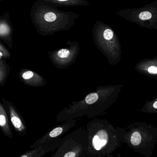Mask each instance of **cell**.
Returning a JSON list of instances; mask_svg holds the SVG:
<instances>
[{
  "instance_id": "14",
  "label": "cell",
  "mask_w": 157,
  "mask_h": 157,
  "mask_svg": "<svg viewBox=\"0 0 157 157\" xmlns=\"http://www.w3.org/2000/svg\"><path fill=\"white\" fill-rule=\"evenodd\" d=\"M76 156V155L75 152H72V151L67 152L64 155V157H75Z\"/></svg>"
},
{
  "instance_id": "9",
  "label": "cell",
  "mask_w": 157,
  "mask_h": 157,
  "mask_svg": "<svg viewBox=\"0 0 157 157\" xmlns=\"http://www.w3.org/2000/svg\"><path fill=\"white\" fill-rule=\"evenodd\" d=\"M69 55L70 51L67 49H61L57 52V56L60 58H67Z\"/></svg>"
},
{
  "instance_id": "1",
  "label": "cell",
  "mask_w": 157,
  "mask_h": 157,
  "mask_svg": "<svg viewBox=\"0 0 157 157\" xmlns=\"http://www.w3.org/2000/svg\"><path fill=\"white\" fill-rule=\"evenodd\" d=\"M13 28L9 13L0 15V41L12 48L13 43Z\"/></svg>"
},
{
  "instance_id": "13",
  "label": "cell",
  "mask_w": 157,
  "mask_h": 157,
  "mask_svg": "<svg viewBox=\"0 0 157 157\" xmlns=\"http://www.w3.org/2000/svg\"><path fill=\"white\" fill-rule=\"evenodd\" d=\"M100 140H100L99 136H97V135L94 136V137L93 139V144L94 146L100 143Z\"/></svg>"
},
{
  "instance_id": "5",
  "label": "cell",
  "mask_w": 157,
  "mask_h": 157,
  "mask_svg": "<svg viewBox=\"0 0 157 157\" xmlns=\"http://www.w3.org/2000/svg\"><path fill=\"white\" fill-rule=\"evenodd\" d=\"M141 137L138 132H135L132 134L131 137V142L134 146H138L140 143Z\"/></svg>"
},
{
  "instance_id": "3",
  "label": "cell",
  "mask_w": 157,
  "mask_h": 157,
  "mask_svg": "<svg viewBox=\"0 0 157 157\" xmlns=\"http://www.w3.org/2000/svg\"><path fill=\"white\" fill-rule=\"evenodd\" d=\"M0 127L5 131L7 135H10V136L11 135L7 114L1 104H0Z\"/></svg>"
},
{
  "instance_id": "11",
  "label": "cell",
  "mask_w": 157,
  "mask_h": 157,
  "mask_svg": "<svg viewBox=\"0 0 157 157\" xmlns=\"http://www.w3.org/2000/svg\"><path fill=\"white\" fill-rule=\"evenodd\" d=\"M103 36L105 39L106 40H110L113 38V31L110 29H107L104 32Z\"/></svg>"
},
{
  "instance_id": "16",
  "label": "cell",
  "mask_w": 157,
  "mask_h": 157,
  "mask_svg": "<svg viewBox=\"0 0 157 157\" xmlns=\"http://www.w3.org/2000/svg\"><path fill=\"white\" fill-rule=\"evenodd\" d=\"M153 107L155 109H157V101H156L154 103L153 105Z\"/></svg>"
},
{
  "instance_id": "12",
  "label": "cell",
  "mask_w": 157,
  "mask_h": 157,
  "mask_svg": "<svg viewBox=\"0 0 157 157\" xmlns=\"http://www.w3.org/2000/svg\"><path fill=\"white\" fill-rule=\"evenodd\" d=\"M149 73L152 74H156L157 73V68L154 66H151L148 69Z\"/></svg>"
},
{
  "instance_id": "4",
  "label": "cell",
  "mask_w": 157,
  "mask_h": 157,
  "mask_svg": "<svg viewBox=\"0 0 157 157\" xmlns=\"http://www.w3.org/2000/svg\"><path fill=\"white\" fill-rule=\"evenodd\" d=\"M22 78L24 80L28 82H33L32 79H35L37 81L39 79H41L38 75L31 71H27L22 73L21 75Z\"/></svg>"
},
{
  "instance_id": "6",
  "label": "cell",
  "mask_w": 157,
  "mask_h": 157,
  "mask_svg": "<svg viewBox=\"0 0 157 157\" xmlns=\"http://www.w3.org/2000/svg\"><path fill=\"white\" fill-rule=\"evenodd\" d=\"M2 43L0 41V61L2 57L8 58L10 56V52Z\"/></svg>"
},
{
  "instance_id": "2",
  "label": "cell",
  "mask_w": 157,
  "mask_h": 157,
  "mask_svg": "<svg viewBox=\"0 0 157 157\" xmlns=\"http://www.w3.org/2000/svg\"><path fill=\"white\" fill-rule=\"evenodd\" d=\"M10 115L13 125L18 131L23 132L25 130V127L20 117L17 114L12 106H10Z\"/></svg>"
},
{
  "instance_id": "8",
  "label": "cell",
  "mask_w": 157,
  "mask_h": 157,
  "mask_svg": "<svg viewBox=\"0 0 157 157\" xmlns=\"http://www.w3.org/2000/svg\"><path fill=\"white\" fill-rule=\"evenodd\" d=\"M63 131V128L61 127H57L55 128L49 133V136L51 137L54 138L60 135Z\"/></svg>"
},
{
  "instance_id": "17",
  "label": "cell",
  "mask_w": 157,
  "mask_h": 157,
  "mask_svg": "<svg viewBox=\"0 0 157 157\" xmlns=\"http://www.w3.org/2000/svg\"><path fill=\"white\" fill-rule=\"evenodd\" d=\"M3 1H5V0H0V2H2Z\"/></svg>"
},
{
  "instance_id": "15",
  "label": "cell",
  "mask_w": 157,
  "mask_h": 157,
  "mask_svg": "<svg viewBox=\"0 0 157 157\" xmlns=\"http://www.w3.org/2000/svg\"><path fill=\"white\" fill-rule=\"evenodd\" d=\"M106 142H107V140H106L103 139L101 140H100V143L101 144V146L103 147V146H105L106 145Z\"/></svg>"
},
{
  "instance_id": "10",
  "label": "cell",
  "mask_w": 157,
  "mask_h": 157,
  "mask_svg": "<svg viewBox=\"0 0 157 157\" xmlns=\"http://www.w3.org/2000/svg\"><path fill=\"white\" fill-rule=\"evenodd\" d=\"M151 17H152V15L149 12H143L139 14V18L142 21L149 20L151 18Z\"/></svg>"
},
{
  "instance_id": "7",
  "label": "cell",
  "mask_w": 157,
  "mask_h": 157,
  "mask_svg": "<svg viewBox=\"0 0 157 157\" xmlns=\"http://www.w3.org/2000/svg\"><path fill=\"white\" fill-rule=\"evenodd\" d=\"M98 99V95L96 93H91L87 95L85 98V101L88 104H92Z\"/></svg>"
}]
</instances>
